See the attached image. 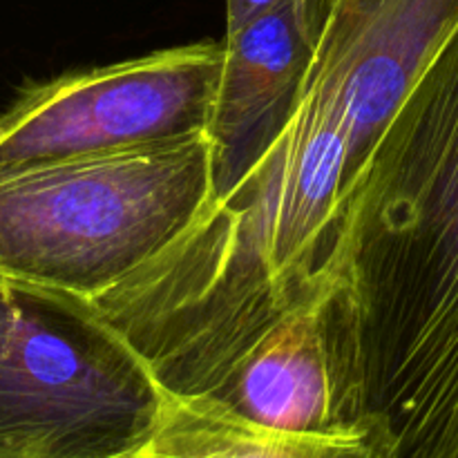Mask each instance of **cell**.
<instances>
[{"label": "cell", "instance_id": "cell-1", "mask_svg": "<svg viewBox=\"0 0 458 458\" xmlns=\"http://www.w3.org/2000/svg\"><path fill=\"white\" fill-rule=\"evenodd\" d=\"M343 304L369 416L394 458L458 425V25L365 170Z\"/></svg>", "mask_w": 458, "mask_h": 458}, {"label": "cell", "instance_id": "cell-2", "mask_svg": "<svg viewBox=\"0 0 458 458\" xmlns=\"http://www.w3.org/2000/svg\"><path fill=\"white\" fill-rule=\"evenodd\" d=\"M217 165L204 132L0 179V277L97 300L197 222Z\"/></svg>", "mask_w": 458, "mask_h": 458}, {"label": "cell", "instance_id": "cell-3", "mask_svg": "<svg viewBox=\"0 0 458 458\" xmlns=\"http://www.w3.org/2000/svg\"><path fill=\"white\" fill-rule=\"evenodd\" d=\"M168 394L92 300L0 277V458H125Z\"/></svg>", "mask_w": 458, "mask_h": 458}, {"label": "cell", "instance_id": "cell-4", "mask_svg": "<svg viewBox=\"0 0 458 458\" xmlns=\"http://www.w3.org/2000/svg\"><path fill=\"white\" fill-rule=\"evenodd\" d=\"M224 61L199 40L30 85L0 114V179L208 132Z\"/></svg>", "mask_w": 458, "mask_h": 458}, {"label": "cell", "instance_id": "cell-5", "mask_svg": "<svg viewBox=\"0 0 458 458\" xmlns=\"http://www.w3.org/2000/svg\"><path fill=\"white\" fill-rule=\"evenodd\" d=\"M253 423L289 432H340L369 416L343 289L268 327L201 394Z\"/></svg>", "mask_w": 458, "mask_h": 458}, {"label": "cell", "instance_id": "cell-6", "mask_svg": "<svg viewBox=\"0 0 458 458\" xmlns=\"http://www.w3.org/2000/svg\"><path fill=\"white\" fill-rule=\"evenodd\" d=\"M316 36L318 0H280L224 36L226 61L208 128L219 152L215 195L280 128L316 52Z\"/></svg>", "mask_w": 458, "mask_h": 458}, {"label": "cell", "instance_id": "cell-7", "mask_svg": "<svg viewBox=\"0 0 458 458\" xmlns=\"http://www.w3.org/2000/svg\"><path fill=\"white\" fill-rule=\"evenodd\" d=\"M125 458H394V437L378 416L340 432H289L170 392L152 432Z\"/></svg>", "mask_w": 458, "mask_h": 458}, {"label": "cell", "instance_id": "cell-8", "mask_svg": "<svg viewBox=\"0 0 458 458\" xmlns=\"http://www.w3.org/2000/svg\"><path fill=\"white\" fill-rule=\"evenodd\" d=\"M280 0H226V34L237 31Z\"/></svg>", "mask_w": 458, "mask_h": 458}]
</instances>
